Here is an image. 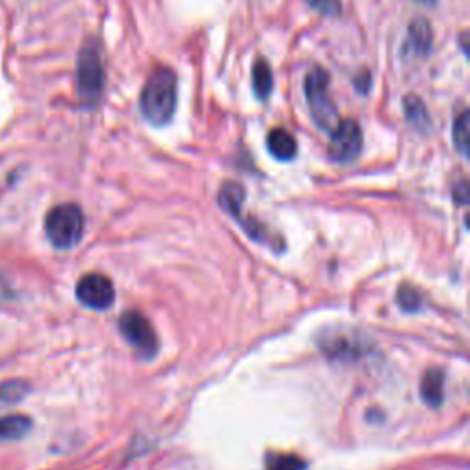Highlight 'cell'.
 I'll list each match as a JSON object with an SVG mask.
<instances>
[{"mask_svg": "<svg viewBox=\"0 0 470 470\" xmlns=\"http://www.w3.org/2000/svg\"><path fill=\"white\" fill-rule=\"evenodd\" d=\"M176 109V76L167 67L155 69L147 77L140 94V112L153 126L171 122Z\"/></svg>", "mask_w": 470, "mask_h": 470, "instance_id": "6da1fadb", "label": "cell"}, {"mask_svg": "<svg viewBox=\"0 0 470 470\" xmlns=\"http://www.w3.org/2000/svg\"><path fill=\"white\" fill-rule=\"evenodd\" d=\"M45 231L50 243L59 248L67 250L76 247L85 231V215L77 204L65 202L57 204L46 214Z\"/></svg>", "mask_w": 470, "mask_h": 470, "instance_id": "7a4b0ae2", "label": "cell"}, {"mask_svg": "<svg viewBox=\"0 0 470 470\" xmlns=\"http://www.w3.org/2000/svg\"><path fill=\"white\" fill-rule=\"evenodd\" d=\"M329 72L321 67H312L305 76V98L314 124L323 131H333L338 124V110L329 96Z\"/></svg>", "mask_w": 470, "mask_h": 470, "instance_id": "3957f363", "label": "cell"}, {"mask_svg": "<svg viewBox=\"0 0 470 470\" xmlns=\"http://www.w3.org/2000/svg\"><path fill=\"white\" fill-rule=\"evenodd\" d=\"M105 70L100 45L88 39L77 55V94L85 105H96L103 94Z\"/></svg>", "mask_w": 470, "mask_h": 470, "instance_id": "277c9868", "label": "cell"}, {"mask_svg": "<svg viewBox=\"0 0 470 470\" xmlns=\"http://www.w3.org/2000/svg\"><path fill=\"white\" fill-rule=\"evenodd\" d=\"M120 331L124 338L136 349L140 357L151 359L153 355H157L158 351L157 333L150 320H147L142 312L138 311L124 312V316L120 318Z\"/></svg>", "mask_w": 470, "mask_h": 470, "instance_id": "5b68a950", "label": "cell"}, {"mask_svg": "<svg viewBox=\"0 0 470 470\" xmlns=\"http://www.w3.org/2000/svg\"><path fill=\"white\" fill-rule=\"evenodd\" d=\"M364 145V136L359 122L351 120H338V124L331 131L329 142V157L333 162L347 164L355 160Z\"/></svg>", "mask_w": 470, "mask_h": 470, "instance_id": "8992f818", "label": "cell"}, {"mask_svg": "<svg viewBox=\"0 0 470 470\" xmlns=\"http://www.w3.org/2000/svg\"><path fill=\"white\" fill-rule=\"evenodd\" d=\"M77 300L94 311H105L114 304L116 290L112 281L103 274H86L77 281L76 287Z\"/></svg>", "mask_w": 470, "mask_h": 470, "instance_id": "52a82bcc", "label": "cell"}, {"mask_svg": "<svg viewBox=\"0 0 470 470\" xmlns=\"http://www.w3.org/2000/svg\"><path fill=\"white\" fill-rule=\"evenodd\" d=\"M434 45V32L432 26L426 19H414L408 26V39L406 48L411 52V55L426 57Z\"/></svg>", "mask_w": 470, "mask_h": 470, "instance_id": "ba28073f", "label": "cell"}, {"mask_svg": "<svg viewBox=\"0 0 470 470\" xmlns=\"http://www.w3.org/2000/svg\"><path fill=\"white\" fill-rule=\"evenodd\" d=\"M267 147L276 160L288 162L298 153V143L287 129H272L267 136Z\"/></svg>", "mask_w": 470, "mask_h": 470, "instance_id": "9c48e42d", "label": "cell"}, {"mask_svg": "<svg viewBox=\"0 0 470 470\" xmlns=\"http://www.w3.org/2000/svg\"><path fill=\"white\" fill-rule=\"evenodd\" d=\"M402 103H404V116L408 124L421 133H426L432 127V120L425 101L416 94H408L402 100Z\"/></svg>", "mask_w": 470, "mask_h": 470, "instance_id": "30bf717a", "label": "cell"}, {"mask_svg": "<svg viewBox=\"0 0 470 470\" xmlns=\"http://www.w3.org/2000/svg\"><path fill=\"white\" fill-rule=\"evenodd\" d=\"M245 199H247V191L239 182H224L219 190V206L231 217L241 215Z\"/></svg>", "mask_w": 470, "mask_h": 470, "instance_id": "8fae6325", "label": "cell"}, {"mask_svg": "<svg viewBox=\"0 0 470 470\" xmlns=\"http://www.w3.org/2000/svg\"><path fill=\"white\" fill-rule=\"evenodd\" d=\"M443 382H445V377L439 369H428L423 375V378H421V397H423V401L428 406L437 408L441 402H443V397H445Z\"/></svg>", "mask_w": 470, "mask_h": 470, "instance_id": "7c38bea8", "label": "cell"}, {"mask_svg": "<svg viewBox=\"0 0 470 470\" xmlns=\"http://www.w3.org/2000/svg\"><path fill=\"white\" fill-rule=\"evenodd\" d=\"M252 85H254V93L259 100H267L272 94L274 88V76L269 61H264L263 57H259L254 63L252 69Z\"/></svg>", "mask_w": 470, "mask_h": 470, "instance_id": "4fadbf2b", "label": "cell"}, {"mask_svg": "<svg viewBox=\"0 0 470 470\" xmlns=\"http://www.w3.org/2000/svg\"><path fill=\"white\" fill-rule=\"evenodd\" d=\"M34 423L28 416L22 414H12L0 417V439L4 441H15L22 439L24 435L29 434Z\"/></svg>", "mask_w": 470, "mask_h": 470, "instance_id": "5bb4252c", "label": "cell"}, {"mask_svg": "<svg viewBox=\"0 0 470 470\" xmlns=\"http://www.w3.org/2000/svg\"><path fill=\"white\" fill-rule=\"evenodd\" d=\"M321 349L328 352L329 357H338V359H355L359 352L362 351V345L355 340H349L342 335H336L335 338L331 340H326V342H321Z\"/></svg>", "mask_w": 470, "mask_h": 470, "instance_id": "9a60e30c", "label": "cell"}, {"mask_svg": "<svg viewBox=\"0 0 470 470\" xmlns=\"http://www.w3.org/2000/svg\"><path fill=\"white\" fill-rule=\"evenodd\" d=\"M29 393V385L22 378H8L0 385V401L13 404L22 401Z\"/></svg>", "mask_w": 470, "mask_h": 470, "instance_id": "2e32d148", "label": "cell"}, {"mask_svg": "<svg viewBox=\"0 0 470 470\" xmlns=\"http://www.w3.org/2000/svg\"><path fill=\"white\" fill-rule=\"evenodd\" d=\"M468 110L463 109L454 120V127H452V140H454V145L456 150L466 157L468 155Z\"/></svg>", "mask_w": 470, "mask_h": 470, "instance_id": "e0dca14e", "label": "cell"}, {"mask_svg": "<svg viewBox=\"0 0 470 470\" xmlns=\"http://www.w3.org/2000/svg\"><path fill=\"white\" fill-rule=\"evenodd\" d=\"M305 461L296 454H269L264 470H305Z\"/></svg>", "mask_w": 470, "mask_h": 470, "instance_id": "ac0fdd59", "label": "cell"}, {"mask_svg": "<svg viewBox=\"0 0 470 470\" xmlns=\"http://www.w3.org/2000/svg\"><path fill=\"white\" fill-rule=\"evenodd\" d=\"M397 302H399V305H401L404 311H408V312L417 311V309L421 307V304H423L421 294H419L414 287H408V285H404V287L399 288Z\"/></svg>", "mask_w": 470, "mask_h": 470, "instance_id": "d6986e66", "label": "cell"}, {"mask_svg": "<svg viewBox=\"0 0 470 470\" xmlns=\"http://www.w3.org/2000/svg\"><path fill=\"white\" fill-rule=\"evenodd\" d=\"M305 3L326 17H338L342 13L340 0H305Z\"/></svg>", "mask_w": 470, "mask_h": 470, "instance_id": "ffe728a7", "label": "cell"}, {"mask_svg": "<svg viewBox=\"0 0 470 470\" xmlns=\"http://www.w3.org/2000/svg\"><path fill=\"white\" fill-rule=\"evenodd\" d=\"M352 85H355V88L361 94H368L369 86H371V74L368 70H361L355 76V79H352Z\"/></svg>", "mask_w": 470, "mask_h": 470, "instance_id": "44dd1931", "label": "cell"}, {"mask_svg": "<svg viewBox=\"0 0 470 470\" xmlns=\"http://www.w3.org/2000/svg\"><path fill=\"white\" fill-rule=\"evenodd\" d=\"M13 288L12 285L8 283V280L0 274V304H6V302H12L13 300Z\"/></svg>", "mask_w": 470, "mask_h": 470, "instance_id": "7402d4cb", "label": "cell"}, {"mask_svg": "<svg viewBox=\"0 0 470 470\" xmlns=\"http://www.w3.org/2000/svg\"><path fill=\"white\" fill-rule=\"evenodd\" d=\"M454 197H456V200L461 202V204H466V202H468V186H466V182H461V184L456 186V190H454Z\"/></svg>", "mask_w": 470, "mask_h": 470, "instance_id": "603a6c76", "label": "cell"}, {"mask_svg": "<svg viewBox=\"0 0 470 470\" xmlns=\"http://www.w3.org/2000/svg\"><path fill=\"white\" fill-rule=\"evenodd\" d=\"M421 4H435V0H417Z\"/></svg>", "mask_w": 470, "mask_h": 470, "instance_id": "cb8c5ba5", "label": "cell"}]
</instances>
